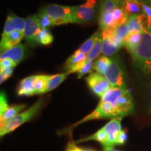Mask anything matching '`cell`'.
Returning a JSON list of instances; mask_svg holds the SVG:
<instances>
[{"mask_svg": "<svg viewBox=\"0 0 151 151\" xmlns=\"http://www.w3.org/2000/svg\"><path fill=\"white\" fill-rule=\"evenodd\" d=\"M127 90V87H111L101 98L96 109L80 121L73 124L69 129H72L79 124L90 120L116 118V101Z\"/></svg>", "mask_w": 151, "mask_h": 151, "instance_id": "cell-1", "label": "cell"}, {"mask_svg": "<svg viewBox=\"0 0 151 151\" xmlns=\"http://www.w3.org/2000/svg\"><path fill=\"white\" fill-rule=\"evenodd\" d=\"M134 63L151 81V35L147 30L141 32L140 43L127 48Z\"/></svg>", "mask_w": 151, "mask_h": 151, "instance_id": "cell-2", "label": "cell"}, {"mask_svg": "<svg viewBox=\"0 0 151 151\" xmlns=\"http://www.w3.org/2000/svg\"><path fill=\"white\" fill-rule=\"evenodd\" d=\"M45 103V98L41 97L37 102H35L27 110L19 113L13 118L6 121L4 123L0 124V136L4 137L7 134L11 133L17 128L32 120L42 109Z\"/></svg>", "mask_w": 151, "mask_h": 151, "instance_id": "cell-3", "label": "cell"}, {"mask_svg": "<svg viewBox=\"0 0 151 151\" xmlns=\"http://www.w3.org/2000/svg\"><path fill=\"white\" fill-rule=\"evenodd\" d=\"M53 19L55 25L71 23L76 6H66L58 4H50L43 8Z\"/></svg>", "mask_w": 151, "mask_h": 151, "instance_id": "cell-4", "label": "cell"}, {"mask_svg": "<svg viewBox=\"0 0 151 151\" xmlns=\"http://www.w3.org/2000/svg\"><path fill=\"white\" fill-rule=\"evenodd\" d=\"M104 76L110 83L111 87H126L124 80V72L120 62L116 58L111 59Z\"/></svg>", "mask_w": 151, "mask_h": 151, "instance_id": "cell-5", "label": "cell"}, {"mask_svg": "<svg viewBox=\"0 0 151 151\" xmlns=\"http://www.w3.org/2000/svg\"><path fill=\"white\" fill-rule=\"evenodd\" d=\"M96 0H88L86 3L76 6L71 23L82 24L90 21L95 14Z\"/></svg>", "mask_w": 151, "mask_h": 151, "instance_id": "cell-6", "label": "cell"}, {"mask_svg": "<svg viewBox=\"0 0 151 151\" xmlns=\"http://www.w3.org/2000/svg\"><path fill=\"white\" fill-rule=\"evenodd\" d=\"M88 86L94 94L102 97L111 88L109 81L104 76L98 73H92L86 78Z\"/></svg>", "mask_w": 151, "mask_h": 151, "instance_id": "cell-7", "label": "cell"}, {"mask_svg": "<svg viewBox=\"0 0 151 151\" xmlns=\"http://www.w3.org/2000/svg\"><path fill=\"white\" fill-rule=\"evenodd\" d=\"M122 120V117L114 118L111 119L108 123L106 124L102 127L106 134L107 139H108L107 147H114L119 145V137L122 130L121 126Z\"/></svg>", "mask_w": 151, "mask_h": 151, "instance_id": "cell-8", "label": "cell"}, {"mask_svg": "<svg viewBox=\"0 0 151 151\" xmlns=\"http://www.w3.org/2000/svg\"><path fill=\"white\" fill-rule=\"evenodd\" d=\"M134 111V102L131 92L127 90L116 101V118L129 116Z\"/></svg>", "mask_w": 151, "mask_h": 151, "instance_id": "cell-9", "label": "cell"}, {"mask_svg": "<svg viewBox=\"0 0 151 151\" xmlns=\"http://www.w3.org/2000/svg\"><path fill=\"white\" fill-rule=\"evenodd\" d=\"M41 29L40 21L37 15L27 17L25 19V29H24V39L30 46L35 47L38 43L36 41V36Z\"/></svg>", "mask_w": 151, "mask_h": 151, "instance_id": "cell-10", "label": "cell"}, {"mask_svg": "<svg viewBox=\"0 0 151 151\" xmlns=\"http://www.w3.org/2000/svg\"><path fill=\"white\" fill-rule=\"evenodd\" d=\"M115 33V27H108L102 30V48L101 52L104 56H111L118 51L119 48L116 47L112 41V36Z\"/></svg>", "mask_w": 151, "mask_h": 151, "instance_id": "cell-11", "label": "cell"}, {"mask_svg": "<svg viewBox=\"0 0 151 151\" xmlns=\"http://www.w3.org/2000/svg\"><path fill=\"white\" fill-rule=\"evenodd\" d=\"M25 20L16 16H8L6 20L1 37H4L14 31L24 32Z\"/></svg>", "mask_w": 151, "mask_h": 151, "instance_id": "cell-12", "label": "cell"}, {"mask_svg": "<svg viewBox=\"0 0 151 151\" xmlns=\"http://www.w3.org/2000/svg\"><path fill=\"white\" fill-rule=\"evenodd\" d=\"M25 49L26 47L24 44L18 43L6 51L1 52L0 60L9 59L18 65L24 59V55H25Z\"/></svg>", "mask_w": 151, "mask_h": 151, "instance_id": "cell-13", "label": "cell"}, {"mask_svg": "<svg viewBox=\"0 0 151 151\" xmlns=\"http://www.w3.org/2000/svg\"><path fill=\"white\" fill-rule=\"evenodd\" d=\"M24 37V32L22 31H14L4 37H1L0 43V50L1 52H5L13 47L20 43V41Z\"/></svg>", "mask_w": 151, "mask_h": 151, "instance_id": "cell-14", "label": "cell"}, {"mask_svg": "<svg viewBox=\"0 0 151 151\" xmlns=\"http://www.w3.org/2000/svg\"><path fill=\"white\" fill-rule=\"evenodd\" d=\"M86 54L76 50L72 55L69 57L65 62V69L70 73L78 72L80 66L86 61Z\"/></svg>", "mask_w": 151, "mask_h": 151, "instance_id": "cell-15", "label": "cell"}, {"mask_svg": "<svg viewBox=\"0 0 151 151\" xmlns=\"http://www.w3.org/2000/svg\"><path fill=\"white\" fill-rule=\"evenodd\" d=\"M127 25L129 32H141L146 29L147 20L144 14L140 15H132L128 19Z\"/></svg>", "mask_w": 151, "mask_h": 151, "instance_id": "cell-16", "label": "cell"}, {"mask_svg": "<svg viewBox=\"0 0 151 151\" xmlns=\"http://www.w3.org/2000/svg\"><path fill=\"white\" fill-rule=\"evenodd\" d=\"M37 76H31L27 78L22 79L20 82V85L18 88V95L19 96H32L35 95L34 90V81Z\"/></svg>", "mask_w": 151, "mask_h": 151, "instance_id": "cell-17", "label": "cell"}, {"mask_svg": "<svg viewBox=\"0 0 151 151\" xmlns=\"http://www.w3.org/2000/svg\"><path fill=\"white\" fill-rule=\"evenodd\" d=\"M121 6L129 16L143 14L141 3L139 0H124Z\"/></svg>", "mask_w": 151, "mask_h": 151, "instance_id": "cell-18", "label": "cell"}, {"mask_svg": "<svg viewBox=\"0 0 151 151\" xmlns=\"http://www.w3.org/2000/svg\"><path fill=\"white\" fill-rule=\"evenodd\" d=\"M69 74H70V73L69 71H67L65 73H58V74L56 75L50 76V77L48 80V82H47V86L45 93L50 92L51 90H53L56 88H58L67 78V77Z\"/></svg>", "mask_w": 151, "mask_h": 151, "instance_id": "cell-19", "label": "cell"}, {"mask_svg": "<svg viewBox=\"0 0 151 151\" xmlns=\"http://www.w3.org/2000/svg\"><path fill=\"white\" fill-rule=\"evenodd\" d=\"M25 107L26 104H18L9 106L5 112L0 115V121H1L0 124L4 123L10 119L18 115Z\"/></svg>", "mask_w": 151, "mask_h": 151, "instance_id": "cell-20", "label": "cell"}, {"mask_svg": "<svg viewBox=\"0 0 151 151\" xmlns=\"http://www.w3.org/2000/svg\"><path fill=\"white\" fill-rule=\"evenodd\" d=\"M50 75H38L34 81V90L35 94H44L46 91L47 82Z\"/></svg>", "mask_w": 151, "mask_h": 151, "instance_id": "cell-21", "label": "cell"}, {"mask_svg": "<svg viewBox=\"0 0 151 151\" xmlns=\"http://www.w3.org/2000/svg\"><path fill=\"white\" fill-rule=\"evenodd\" d=\"M101 33L99 32V31L94 33L88 40L85 41V42L81 45L80 48H78L79 51L88 55L92 50V48H93L94 45H95L96 42H97L98 39H99V38L101 37Z\"/></svg>", "mask_w": 151, "mask_h": 151, "instance_id": "cell-22", "label": "cell"}, {"mask_svg": "<svg viewBox=\"0 0 151 151\" xmlns=\"http://www.w3.org/2000/svg\"><path fill=\"white\" fill-rule=\"evenodd\" d=\"M111 59L107 58L106 56H101L98 59L93 62V67L92 69L96 71V73H100L101 75H104V73L110 64Z\"/></svg>", "mask_w": 151, "mask_h": 151, "instance_id": "cell-23", "label": "cell"}, {"mask_svg": "<svg viewBox=\"0 0 151 151\" xmlns=\"http://www.w3.org/2000/svg\"><path fill=\"white\" fill-rule=\"evenodd\" d=\"M99 27L101 30H104L108 27H116L114 18H113V12L100 13L99 17Z\"/></svg>", "mask_w": 151, "mask_h": 151, "instance_id": "cell-24", "label": "cell"}, {"mask_svg": "<svg viewBox=\"0 0 151 151\" xmlns=\"http://www.w3.org/2000/svg\"><path fill=\"white\" fill-rule=\"evenodd\" d=\"M36 41L38 43L46 46L53 41V37L48 28H41L36 36Z\"/></svg>", "mask_w": 151, "mask_h": 151, "instance_id": "cell-25", "label": "cell"}, {"mask_svg": "<svg viewBox=\"0 0 151 151\" xmlns=\"http://www.w3.org/2000/svg\"><path fill=\"white\" fill-rule=\"evenodd\" d=\"M113 16L116 27L127 23L128 19L129 18V16L126 14L121 6H118L113 11Z\"/></svg>", "mask_w": 151, "mask_h": 151, "instance_id": "cell-26", "label": "cell"}, {"mask_svg": "<svg viewBox=\"0 0 151 151\" xmlns=\"http://www.w3.org/2000/svg\"><path fill=\"white\" fill-rule=\"evenodd\" d=\"M141 39V32H129L124 40V46L126 48L137 46L140 43Z\"/></svg>", "mask_w": 151, "mask_h": 151, "instance_id": "cell-27", "label": "cell"}, {"mask_svg": "<svg viewBox=\"0 0 151 151\" xmlns=\"http://www.w3.org/2000/svg\"><path fill=\"white\" fill-rule=\"evenodd\" d=\"M101 48H102V37L101 36L99 38L97 42H96L95 45L92 48V50L90 51L89 53L87 55L86 61L84 62L85 63L88 62H93L94 60L97 59V58L99 55L100 53L101 52Z\"/></svg>", "mask_w": 151, "mask_h": 151, "instance_id": "cell-28", "label": "cell"}, {"mask_svg": "<svg viewBox=\"0 0 151 151\" xmlns=\"http://www.w3.org/2000/svg\"><path fill=\"white\" fill-rule=\"evenodd\" d=\"M37 16L39 19V21H40L41 28H48L49 27H51V26L55 25L53 19L49 16L43 9L39 11Z\"/></svg>", "mask_w": 151, "mask_h": 151, "instance_id": "cell-29", "label": "cell"}, {"mask_svg": "<svg viewBox=\"0 0 151 151\" xmlns=\"http://www.w3.org/2000/svg\"><path fill=\"white\" fill-rule=\"evenodd\" d=\"M120 5L115 0H101V12H113Z\"/></svg>", "mask_w": 151, "mask_h": 151, "instance_id": "cell-30", "label": "cell"}, {"mask_svg": "<svg viewBox=\"0 0 151 151\" xmlns=\"http://www.w3.org/2000/svg\"><path fill=\"white\" fill-rule=\"evenodd\" d=\"M115 29H116V35H117V37L123 41L128 35V34L129 33V28H128L127 24L117 26V27H115Z\"/></svg>", "mask_w": 151, "mask_h": 151, "instance_id": "cell-31", "label": "cell"}, {"mask_svg": "<svg viewBox=\"0 0 151 151\" xmlns=\"http://www.w3.org/2000/svg\"><path fill=\"white\" fill-rule=\"evenodd\" d=\"M92 67H93V62L90 61L85 63V65L83 66V67L78 71V72H77L78 78H81V77L83 76L86 75V73L91 72V71L93 70V69H92Z\"/></svg>", "mask_w": 151, "mask_h": 151, "instance_id": "cell-32", "label": "cell"}, {"mask_svg": "<svg viewBox=\"0 0 151 151\" xmlns=\"http://www.w3.org/2000/svg\"><path fill=\"white\" fill-rule=\"evenodd\" d=\"M15 67H9L6 68L2 70H0V83H3L5 81H6L7 79L12 76L13 72H14Z\"/></svg>", "mask_w": 151, "mask_h": 151, "instance_id": "cell-33", "label": "cell"}, {"mask_svg": "<svg viewBox=\"0 0 151 151\" xmlns=\"http://www.w3.org/2000/svg\"><path fill=\"white\" fill-rule=\"evenodd\" d=\"M9 107V106L6 95L4 92H1V94H0V115L5 112Z\"/></svg>", "mask_w": 151, "mask_h": 151, "instance_id": "cell-34", "label": "cell"}, {"mask_svg": "<svg viewBox=\"0 0 151 151\" xmlns=\"http://www.w3.org/2000/svg\"><path fill=\"white\" fill-rule=\"evenodd\" d=\"M18 65L14 62L9 59H4L0 60V70H2L6 68L9 67H16Z\"/></svg>", "mask_w": 151, "mask_h": 151, "instance_id": "cell-35", "label": "cell"}, {"mask_svg": "<svg viewBox=\"0 0 151 151\" xmlns=\"http://www.w3.org/2000/svg\"><path fill=\"white\" fill-rule=\"evenodd\" d=\"M65 151H83V148H81L76 145V143L71 140L68 143Z\"/></svg>", "mask_w": 151, "mask_h": 151, "instance_id": "cell-36", "label": "cell"}, {"mask_svg": "<svg viewBox=\"0 0 151 151\" xmlns=\"http://www.w3.org/2000/svg\"><path fill=\"white\" fill-rule=\"evenodd\" d=\"M104 151H121L119 150H116L114 147H107V148H104Z\"/></svg>", "mask_w": 151, "mask_h": 151, "instance_id": "cell-37", "label": "cell"}, {"mask_svg": "<svg viewBox=\"0 0 151 151\" xmlns=\"http://www.w3.org/2000/svg\"><path fill=\"white\" fill-rule=\"evenodd\" d=\"M115 1H116V2L119 5H120V6H121V5H122V4L124 2V0H115Z\"/></svg>", "mask_w": 151, "mask_h": 151, "instance_id": "cell-38", "label": "cell"}, {"mask_svg": "<svg viewBox=\"0 0 151 151\" xmlns=\"http://www.w3.org/2000/svg\"><path fill=\"white\" fill-rule=\"evenodd\" d=\"M83 151H96V150L91 148H83Z\"/></svg>", "mask_w": 151, "mask_h": 151, "instance_id": "cell-39", "label": "cell"}, {"mask_svg": "<svg viewBox=\"0 0 151 151\" xmlns=\"http://www.w3.org/2000/svg\"><path fill=\"white\" fill-rule=\"evenodd\" d=\"M150 112H151V109H150Z\"/></svg>", "mask_w": 151, "mask_h": 151, "instance_id": "cell-40", "label": "cell"}, {"mask_svg": "<svg viewBox=\"0 0 151 151\" xmlns=\"http://www.w3.org/2000/svg\"></svg>", "mask_w": 151, "mask_h": 151, "instance_id": "cell-41", "label": "cell"}]
</instances>
